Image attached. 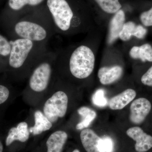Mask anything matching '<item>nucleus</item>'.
<instances>
[{"mask_svg":"<svg viewBox=\"0 0 152 152\" xmlns=\"http://www.w3.org/2000/svg\"><path fill=\"white\" fill-rule=\"evenodd\" d=\"M44 0H9L8 4L11 9L15 11L20 10L26 5L37 6Z\"/></svg>","mask_w":152,"mask_h":152,"instance_id":"obj_20","label":"nucleus"},{"mask_svg":"<svg viewBox=\"0 0 152 152\" xmlns=\"http://www.w3.org/2000/svg\"><path fill=\"white\" fill-rule=\"evenodd\" d=\"M10 95L8 89L2 85H0V104L7 100Z\"/></svg>","mask_w":152,"mask_h":152,"instance_id":"obj_26","label":"nucleus"},{"mask_svg":"<svg viewBox=\"0 0 152 152\" xmlns=\"http://www.w3.org/2000/svg\"><path fill=\"white\" fill-rule=\"evenodd\" d=\"M11 45L6 38L0 34V55L7 56L10 53Z\"/></svg>","mask_w":152,"mask_h":152,"instance_id":"obj_23","label":"nucleus"},{"mask_svg":"<svg viewBox=\"0 0 152 152\" xmlns=\"http://www.w3.org/2000/svg\"><path fill=\"white\" fill-rule=\"evenodd\" d=\"M111 63L102 66L98 72V77L102 85L107 86L118 81L123 76L124 69L121 64Z\"/></svg>","mask_w":152,"mask_h":152,"instance_id":"obj_7","label":"nucleus"},{"mask_svg":"<svg viewBox=\"0 0 152 152\" xmlns=\"http://www.w3.org/2000/svg\"><path fill=\"white\" fill-rule=\"evenodd\" d=\"M129 137L136 142L135 149L137 152H145L152 148V137L138 126L129 128L126 131Z\"/></svg>","mask_w":152,"mask_h":152,"instance_id":"obj_10","label":"nucleus"},{"mask_svg":"<svg viewBox=\"0 0 152 152\" xmlns=\"http://www.w3.org/2000/svg\"><path fill=\"white\" fill-rule=\"evenodd\" d=\"M77 112L82 117L80 122L76 126V129L77 130H83L89 126L97 116L96 113L94 110L85 106L80 108Z\"/></svg>","mask_w":152,"mask_h":152,"instance_id":"obj_18","label":"nucleus"},{"mask_svg":"<svg viewBox=\"0 0 152 152\" xmlns=\"http://www.w3.org/2000/svg\"><path fill=\"white\" fill-rule=\"evenodd\" d=\"M11 50L9 58L10 66L19 68L23 64L33 47L32 41L26 39H18L10 42Z\"/></svg>","mask_w":152,"mask_h":152,"instance_id":"obj_4","label":"nucleus"},{"mask_svg":"<svg viewBox=\"0 0 152 152\" xmlns=\"http://www.w3.org/2000/svg\"><path fill=\"white\" fill-rule=\"evenodd\" d=\"M104 94V91L101 89L95 92L92 97L93 102L95 105L99 107H104L107 105L108 102Z\"/></svg>","mask_w":152,"mask_h":152,"instance_id":"obj_21","label":"nucleus"},{"mask_svg":"<svg viewBox=\"0 0 152 152\" xmlns=\"http://www.w3.org/2000/svg\"><path fill=\"white\" fill-rule=\"evenodd\" d=\"M99 149L101 152H112L113 150V143L112 139L109 137L102 138L99 145Z\"/></svg>","mask_w":152,"mask_h":152,"instance_id":"obj_22","label":"nucleus"},{"mask_svg":"<svg viewBox=\"0 0 152 152\" xmlns=\"http://www.w3.org/2000/svg\"><path fill=\"white\" fill-rule=\"evenodd\" d=\"M51 75V66L47 63L41 64L36 68L31 76L29 85L35 91H43L47 88Z\"/></svg>","mask_w":152,"mask_h":152,"instance_id":"obj_6","label":"nucleus"},{"mask_svg":"<svg viewBox=\"0 0 152 152\" xmlns=\"http://www.w3.org/2000/svg\"><path fill=\"white\" fill-rule=\"evenodd\" d=\"M141 81L145 86L152 87V66L142 76Z\"/></svg>","mask_w":152,"mask_h":152,"instance_id":"obj_25","label":"nucleus"},{"mask_svg":"<svg viewBox=\"0 0 152 152\" xmlns=\"http://www.w3.org/2000/svg\"><path fill=\"white\" fill-rule=\"evenodd\" d=\"M140 20L142 25L145 27L152 26V7L148 10L140 14Z\"/></svg>","mask_w":152,"mask_h":152,"instance_id":"obj_24","label":"nucleus"},{"mask_svg":"<svg viewBox=\"0 0 152 152\" xmlns=\"http://www.w3.org/2000/svg\"><path fill=\"white\" fill-rule=\"evenodd\" d=\"M68 139V134L64 131L55 132L49 137L46 142L47 152H62Z\"/></svg>","mask_w":152,"mask_h":152,"instance_id":"obj_16","label":"nucleus"},{"mask_svg":"<svg viewBox=\"0 0 152 152\" xmlns=\"http://www.w3.org/2000/svg\"><path fill=\"white\" fill-rule=\"evenodd\" d=\"M147 32L148 30L143 25L137 24L132 20H126L120 33L119 39L124 42H129L133 37L142 39L145 37Z\"/></svg>","mask_w":152,"mask_h":152,"instance_id":"obj_11","label":"nucleus"},{"mask_svg":"<svg viewBox=\"0 0 152 152\" xmlns=\"http://www.w3.org/2000/svg\"><path fill=\"white\" fill-rule=\"evenodd\" d=\"M136 95V91L133 89L128 88L110 100L108 102L109 107L114 110H122L135 98Z\"/></svg>","mask_w":152,"mask_h":152,"instance_id":"obj_12","label":"nucleus"},{"mask_svg":"<svg viewBox=\"0 0 152 152\" xmlns=\"http://www.w3.org/2000/svg\"><path fill=\"white\" fill-rule=\"evenodd\" d=\"M82 145L87 152H101L99 145L101 138L91 129H83L80 133Z\"/></svg>","mask_w":152,"mask_h":152,"instance_id":"obj_13","label":"nucleus"},{"mask_svg":"<svg viewBox=\"0 0 152 152\" xmlns=\"http://www.w3.org/2000/svg\"><path fill=\"white\" fill-rule=\"evenodd\" d=\"M90 34L87 41L75 47L69 56L70 72L75 77L80 80L86 79L92 74L102 38L101 28L98 27Z\"/></svg>","mask_w":152,"mask_h":152,"instance_id":"obj_1","label":"nucleus"},{"mask_svg":"<svg viewBox=\"0 0 152 152\" xmlns=\"http://www.w3.org/2000/svg\"><path fill=\"white\" fill-rule=\"evenodd\" d=\"M30 132L28 124L25 122L20 123L16 127L11 128L6 141V145L9 146L15 141L24 142L28 140Z\"/></svg>","mask_w":152,"mask_h":152,"instance_id":"obj_14","label":"nucleus"},{"mask_svg":"<svg viewBox=\"0 0 152 152\" xmlns=\"http://www.w3.org/2000/svg\"><path fill=\"white\" fill-rule=\"evenodd\" d=\"M128 54L133 60H139L142 62H152V46L149 44L133 46L128 50Z\"/></svg>","mask_w":152,"mask_h":152,"instance_id":"obj_15","label":"nucleus"},{"mask_svg":"<svg viewBox=\"0 0 152 152\" xmlns=\"http://www.w3.org/2000/svg\"><path fill=\"white\" fill-rule=\"evenodd\" d=\"M151 107V103L145 98H138L133 101L130 107L131 121L135 124H140L143 122Z\"/></svg>","mask_w":152,"mask_h":152,"instance_id":"obj_9","label":"nucleus"},{"mask_svg":"<svg viewBox=\"0 0 152 152\" xmlns=\"http://www.w3.org/2000/svg\"><path fill=\"white\" fill-rule=\"evenodd\" d=\"M104 13L111 16L122 8L119 0H94Z\"/></svg>","mask_w":152,"mask_h":152,"instance_id":"obj_19","label":"nucleus"},{"mask_svg":"<svg viewBox=\"0 0 152 152\" xmlns=\"http://www.w3.org/2000/svg\"><path fill=\"white\" fill-rule=\"evenodd\" d=\"M3 151V146L2 144L0 141V152H2Z\"/></svg>","mask_w":152,"mask_h":152,"instance_id":"obj_27","label":"nucleus"},{"mask_svg":"<svg viewBox=\"0 0 152 152\" xmlns=\"http://www.w3.org/2000/svg\"><path fill=\"white\" fill-rule=\"evenodd\" d=\"M68 98L65 93L59 91L55 93L46 102L44 114L52 123L65 115L67 110Z\"/></svg>","mask_w":152,"mask_h":152,"instance_id":"obj_3","label":"nucleus"},{"mask_svg":"<svg viewBox=\"0 0 152 152\" xmlns=\"http://www.w3.org/2000/svg\"><path fill=\"white\" fill-rule=\"evenodd\" d=\"M34 118V126L29 129L30 132L32 133L34 135L40 134L52 128V123L40 111H37L35 113Z\"/></svg>","mask_w":152,"mask_h":152,"instance_id":"obj_17","label":"nucleus"},{"mask_svg":"<svg viewBox=\"0 0 152 152\" xmlns=\"http://www.w3.org/2000/svg\"><path fill=\"white\" fill-rule=\"evenodd\" d=\"M47 5L56 26L62 31L90 32L96 29L75 16L74 11L66 0H48Z\"/></svg>","mask_w":152,"mask_h":152,"instance_id":"obj_2","label":"nucleus"},{"mask_svg":"<svg viewBox=\"0 0 152 152\" xmlns=\"http://www.w3.org/2000/svg\"><path fill=\"white\" fill-rule=\"evenodd\" d=\"M72 152H80V151H79L77 149H75Z\"/></svg>","mask_w":152,"mask_h":152,"instance_id":"obj_28","label":"nucleus"},{"mask_svg":"<svg viewBox=\"0 0 152 152\" xmlns=\"http://www.w3.org/2000/svg\"><path fill=\"white\" fill-rule=\"evenodd\" d=\"M126 21V15L122 9L112 17L108 23L107 34L106 37L107 46H111L119 39L124 25Z\"/></svg>","mask_w":152,"mask_h":152,"instance_id":"obj_8","label":"nucleus"},{"mask_svg":"<svg viewBox=\"0 0 152 152\" xmlns=\"http://www.w3.org/2000/svg\"><path fill=\"white\" fill-rule=\"evenodd\" d=\"M15 31L22 39L31 41L43 40L47 36L46 31L40 25L27 21H22L15 26Z\"/></svg>","mask_w":152,"mask_h":152,"instance_id":"obj_5","label":"nucleus"}]
</instances>
